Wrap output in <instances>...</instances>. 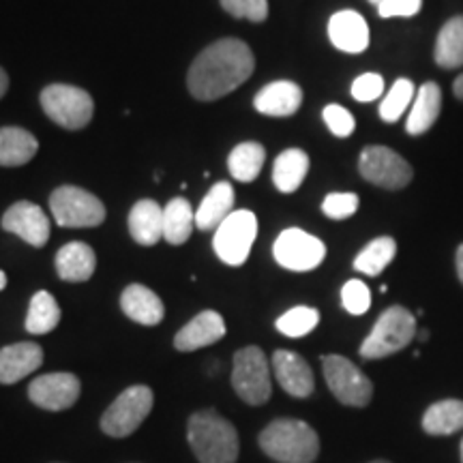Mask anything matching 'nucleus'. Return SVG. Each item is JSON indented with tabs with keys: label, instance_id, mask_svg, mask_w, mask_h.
<instances>
[{
	"label": "nucleus",
	"instance_id": "obj_1",
	"mask_svg": "<svg viewBox=\"0 0 463 463\" xmlns=\"http://www.w3.org/2000/svg\"><path fill=\"white\" fill-rule=\"evenodd\" d=\"M256 56L241 39H222L195 58L187 73L189 92L198 101H217L251 78Z\"/></svg>",
	"mask_w": 463,
	"mask_h": 463
},
{
	"label": "nucleus",
	"instance_id": "obj_2",
	"mask_svg": "<svg viewBox=\"0 0 463 463\" xmlns=\"http://www.w3.org/2000/svg\"><path fill=\"white\" fill-rule=\"evenodd\" d=\"M187 439L200 463H236L239 431L217 410H200L187 420Z\"/></svg>",
	"mask_w": 463,
	"mask_h": 463
},
{
	"label": "nucleus",
	"instance_id": "obj_3",
	"mask_svg": "<svg viewBox=\"0 0 463 463\" xmlns=\"http://www.w3.org/2000/svg\"><path fill=\"white\" fill-rule=\"evenodd\" d=\"M260 449L279 463H314L320 455V438L305 420L277 419L258 438Z\"/></svg>",
	"mask_w": 463,
	"mask_h": 463
},
{
	"label": "nucleus",
	"instance_id": "obj_4",
	"mask_svg": "<svg viewBox=\"0 0 463 463\" xmlns=\"http://www.w3.org/2000/svg\"><path fill=\"white\" fill-rule=\"evenodd\" d=\"M416 337V317L402 305H392L375 322L369 337L363 341L361 356L364 361H378L397 354Z\"/></svg>",
	"mask_w": 463,
	"mask_h": 463
},
{
	"label": "nucleus",
	"instance_id": "obj_5",
	"mask_svg": "<svg viewBox=\"0 0 463 463\" xmlns=\"http://www.w3.org/2000/svg\"><path fill=\"white\" fill-rule=\"evenodd\" d=\"M232 389L249 405H264L273 395L269 358L262 347L247 345L234 354L232 364Z\"/></svg>",
	"mask_w": 463,
	"mask_h": 463
},
{
	"label": "nucleus",
	"instance_id": "obj_6",
	"mask_svg": "<svg viewBox=\"0 0 463 463\" xmlns=\"http://www.w3.org/2000/svg\"><path fill=\"white\" fill-rule=\"evenodd\" d=\"M155 395L150 386L136 384L120 392L101 416V431L109 438H127L140 430L153 410Z\"/></svg>",
	"mask_w": 463,
	"mask_h": 463
},
{
	"label": "nucleus",
	"instance_id": "obj_7",
	"mask_svg": "<svg viewBox=\"0 0 463 463\" xmlns=\"http://www.w3.org/2000/svg\"><path fill=\"white\" fill-rule=\"evenodd\" d=\"M50 211L61 228H97L106 222V206L90 191L71 187H58L50 195Z\"/></svg>",
	"mask_w": 463,
	"mask_h": 463
},
{
	"label": "nucleus",
	"instance_id": "obj_8",
	"mask_svg": "<svg viewBox=\"0 0 463 463\" xmlns=\"http://www.w3.org/2000/svg\"><path fill=\"white\" fill-rule=\"evenodd\" d=\"M324 380L339 403L347 408H367L373 397L372 380L350 358L328 354L322 358Z\"/></svg>",
	"mask_w": 463,
	"mask_h": 463
},
{
	"label": "nucleus",
	"instance_id": "obj_9",
	"mask_svg": "<svg viewBox=\"0 0 463 463\" xmlns=\"http://www.w3.org/2000/svg\"><path fill=\"white\" fill-rule=\"evenodd\" d=\"M43 112L65 129H84L95 114L92 97L84 89L69 84H52L42 92Z\"/></svg>",
	"mask_w": 463,
	"mask_h": 463
},
{
	"label": "nucleus",
	"instance_id": "obj_10",
	"mask_svg": "<svg viewBox=\"0 0 463 463\" xmlns=\"http://www.w3.org/2000/svg\"><path fill=\"white\" fill-rule=\"evenodd\" d=\"M358 172L367 183L389 191L408 187L414 178L412 165L389 146L363 148L361 159H358Z\"/></svg>",
	"mask_w": 463,
	"mask_h": 463
},
{
	"label": "nucleus",
	"instance_id": "obj_11",
	"mask_svg": "<svg viewBox=\"0 0 463 463\" xmlns=\"http://www.w3.org/2000/svg\"><path fill=\"white\" fill-rule=\"evenodd\" d=\"M258 236V217L251 211H234L225 222L215 230L217 258L228 266H241L247 262L249 251Z\"/></svg>",
	"mask_w": 463,
	"mask_h": 463
},
{
	"label": "nucleus",
	"instance_id": "obj_12",
	"mask_svg": "<svg viewBox=\"0 0 463 463\" xmlns=\"http://www.w3.org/2000/svg\"><path fill=\"white\" fill-rule=\"evenodd\" d=\"M273 256L283 269L294 270V273H307V270H314L324 262L326 245L309 232L288 228L277 236Z\"/></svg>",
	"mask_w": 463,
	"mask_h": 463
},
{
	"label": "nucleus",
	"instance_id": "obj_13",
	"mask_svg": "<svg viewBox=\"0 0 463 463\" xmlns=\"http://www.w3.org/2000/svg\"><path fill=\"white\" fill-rule=\"evenodd\" d=\"M80 392H82L80 378L69 372L39 375L28 384V399L48 412L69 410L80 399Z\"/></svg>",
	"mask_w": 463,
	"mask_h": 463
},
{
	"label": "nucleus",
	"instance_id": "obj_14",
	"mask_svg": "<svg viewBox=\"0 0 463 463\" xmlns=\"http://www.w3.org/2000/svg\"><path fill=\"white\" fill-rule=\"evenodd\" d=\"M3 228L11 234L20 236L33 247H43L50 241V219L45 217L43 208L33 202L22 200L5 213Z\"/></svg>",
	"mask_w": 463,
	"mask_h": 463
},
{
	"label": "nucleus",
	"instance_id": "obj_15",
	"mask_svg": "<svg viewBox=\"0 0 463 463\" xmlns=\"http://www.w3.org/2000/svg\"><path fill=\"white\" fill-rule=\"evenodd\" d=\"M273 372L279 386L288 395L307 399L316 389V378L309 363L297 352L277 350L273 354Z\"/></svg>",
	"mask_w": 463,
	"mask_h": 463
},
{
	"label": "nucleus",
	"instance_id": "obj_16",
	"mask_svg": "<svg viewBox=\"0 0 463 463\" xmlns=\"http://www.w3.org/2000/svg\"><path fill=\"white\" fill-rule=\"evenodd\" d=\"M328 37L345 54H361L369 45V26L358 11H337L328 22Z\"/></svg>",
	"mask_w": 463,
	"mask_h": 463
},
{
	"label": "nucleus",
	"instance_id": "obj_17",
	"mask_svg": "<svg viewBox=\"0 0 463 463\" xmlns=\"http://www.w3.org/2000/svg\"><path fill=\"white\" fill-rule=\"evenodd\" d=\"M225 337V322L222 314L217 311H202L191 320L184 324L181 331L174 337V347L178 352H195L200 347L217 344L219 339Z\"/></svg>",
	"mask_w": 463,
	"mask_h": 463
},
{
	"label": "nucleus",
	"instance_id": "obj_18",
	"mask_svg": "<svg viewBox=\"0 0 463 463\" xmlns=\"http://www.w3.org/2000/svg\"><path fill=\"white\" fill-rule=\"evenodd\" d=\"M43 363L42 345L33 341L7 345L0 350V384H15L37 372Z\"/></svg>",
	"mask_w": 463,
	"mask_h": 463
},
{
	"label": "nucleus",
	"instance_id": "obj_19",
	"mask_svg": "<svg viewBox=\"0 0 463 463\" xmlns=\"http://www.w3.org/2000/svg\"><path fill=\"white\" fill-rule=\"evenodd\" d=\"M120 309L129 320L142 324V326H157L164 320L165 307L153 289L142 283H131L120 294Z\"/></svg>",
	"mask_w": 463,
	"mask_h": 463
},
{
	"label": "nucleus",
	"instance_id": "obj_20",
	"mask_svg": "<svg viewBox=\"0 0 463 463\" xmlns=\"http://www.w3.org/2000/svg\"><path fill=\"white\" fill-rule=\"evenodd\" d=\"M303 103V89L289 80H277L258 92L253 106L264 116H292Z\"/></svg>",
	"mask_w": 463,
	"mask_h": 463
},
{
	"label": "nucleus",
	"instance_id": "obj_21",
	"mask_svg": "<svg viewBox=\"0 0 463 463\" xmlns=\"http://www.w3.org/2000/svg\"><path fill=\"white\" fill-rule=\"evenodd\" d=\"M97 269V256L90 245L73 241L56 253V273L62 281L82 283L89 281Z\"/></svg>",
	"mask_w": 463,
	"mask_h": 463
},
{
	"label": "nucleus",
	"instance_id": "obj_22",
	"mask_svg": "<svg viewBox=\"0 0 463 463\" xmlns=\"http://www.w3.org/2000/svg\"><path fill=\"white\" fill-rule=\"evenodd\" d=\"M236 194L230 183L213 184L211 191L204 195L198 211H195V228L204 232H215L232 213H234Z\"/></svg>",
	"mask_w": 463,
	"mask_h": 463
},
{
	"label": "nucleus",
	"instance_id": "obj_23",
	"mask_svg": "<svg viewBox=\"0 0 463 463\" xmlns=\"http://www.w3.org/2000/svg\"><path fill=\"white\" fill-rule=\"evenodd\" d=\"M439 112H442V90L436 82H425L416 90L412 109L405 120V131L410 136H422L436 125Z\"/></svg>",
	"mask_w": 463,
	"mask_h": 463
},
{
	"label": "nucleus",
	"instance_id": "obj_24",
	"mask_svg": "<svg viewBox=\"0 0 463 463\" xmlns=\"http://www.w3.org/2000/svg\"><path fill=\"white\" fill-rule=\"evenodd\" d=\"M129 232L137 245H157L164 239V208L155 200L137 202L129 213Z\"/></svg>",
	"mask_w": 463,
	"mask_h": 463
},
{
	"label": "nucleus",
	"instance_id": "obj_25",
	"mask_svg": "<svg viewBox=\"0 0 463 463\" xmlns=\"http://www.w3.org/2000/svg\"><path fill=\"white\" fill-rule=\"evenodd\" d=\"M39 150L37 137L22 127H3L0 129V165L17 167L31 161Z\"/></svg>",
	"mask_w": 463,
	"mask_h": 463
},
{
	"label": "nucleus",
	"instance_id": "obj_26",
	"mask_svg": "<svg viewBox=\"0 0 463 463\" xmlns=\"http://www.w3.org/2000/svg\"><path fill=\"white\" fill-rule=\"evenodd\" d=\"M309 172V155L300 148L283 150L273 165V183L281 194H294Z\"/></svg>",
	"mask_w": 463,
	"mask_h": 463
},
{
	"label": "nucleus",
	"instance_id": "obj_27",
	"mask_svg": "<svg viewBox=\"0 0 463 463\" xmlns=\"http://www.w3.org/2000/svg\"><path fill=\"white\" fill-rule=\"evenodd\" d=\"M463 430V402L461 399H442L422 414V431L430 436H450Z\"/></svg>",
	"mask_w": 463,
	"mask_h": 463
},
{
	"label": "nucleus",
	"instance_id": "obj_28",
	"mask_svg": "<svg viewBox=\"0 0 463 463\" xmlns=\"http://www.w3.org/2000/svg\"><path fill=\"white\" fill-rule=\"evenodd\" d=\"M433 58L438 67L457 69L463 65V15H455L439 28Z\"/></svg>",
	"mask_w": 463,
	"mask_h": 463
},
{
	"label": "nucleus",
	"instance_id": "obj_29",
	"mask_svg": "<svg viewBox=\"0 0 463 463\" xmlns=\"http://www.w3.org/2000/svg\"><path fill=\"white\" fill-rule=\"evenodd\" d=\"M266 161V150L258 142H242L230 153L228 170L234 181L253 183L262 172Z\"/></svg>",
	"mask_w": 463,
	"mask_h": 463
},
{
	"label": "nucleus",
	"instance_id": "obj_30",
	"mask_svg": "<svg viewBox=\"0 0 463 463\" xmlns=\"http://www.w3.org/2000/svg\"><path fill=\"white\" fill-rule=\"evenodd\" d=\"M195 228V213L189 200L176 198L164 208V239L170 245H183Z\"/></svg>",
	"mask_w": 463,
	"mask_h": 463
},
{
	"label": "nucleus",
	"instance_id": "obj_31",
	"mask_svg": "<svg viewBox=\"0 0 463 463\" xmlns=\"http://www.w3.org/2000/svg\"><path fill=\"white\" fill-rule=\"evenodd\" d=\"M61 322V307L50 292H37L31 298L26 316V331L31 335H48L54 331Z\"/></svg>",
	"mask_w": 463,
	"mask_h": 463
},
{
	"label": "nucleus",
	"instance_id": "obj_32",
	"mask_svg": "<svg viewBox=\"0 0 463 463\" xmlns=\"http://www.w3.org/2000/svg\"><path fill=\"white\" fill-rule=\"evenodd\" d=\"M395 256H397L395 239H391V236H380V239L372 241L361 253H358L354 260V269L363 275L378 277L382 270L395 260Z\"/></svg>",
	"mask_w": 463,
	"mask_h": 463
},
{
	"label": "nucleus",
	"instance_id": "obj_33",
	"mask_svg": "<svg viewBox=\"0 0 463 463\" xmlns=\"http://www.w3.org/2000/svg\"><path fill=\"white\" fill-rule=\"evenodd\" d=\"M414 97L416 90L412 80L399 78L380 103V118L384 120V123H397V120L405 114V109L410 108V103L414 101Z\"/></svg>",
	"mask_w": 463,
	"mask_h": 463
},
{
	"label": "nucleus",
	"instance_id": "obj_34",
	"mask_svg": "<svg viewBox=\"0 0 463 463\" xmlns=\"http://www.w3.org/2000/svg\"><path fill=\"white\" fill-rule=\"evenodd\" d=\"M320 324V311L314 309V307H294V309H289L283 314L279 320H277V331L281 335H286V337H292V339H298V337H305V335H309L314 328Z\"/></svg>",
	"mask_w": 463,
	"mask_h": 463
},
{
	"label": "nucleus",
	"instance_id": "obj_35",
	"mask_svg": "<svg viewBox=\"0 0 463 463\" xmlns=\"http://www.w3.org/2000/svg\"><path fill=\"white\" fill-rule=\"evenodd\" d=\"M341 303H344L347 314L363 316L372 307V292L361 279H350L341 288Z\"/></svg>",
	"mask_w": 463,
	"mask_h": 463
},
{
	"label": "nucleus",
	"instance_id": "obj_36",
	"mask_svg": "<svg viewBox=\"0 0 463 463\" xmlns=\"http://www.w3.org/2000/svg\"><path fill=\"white\" fill-rule=\"evenodd\" d=\"M222 7L241 20L264 22L269 17V0H222Z\"/></svg>",
	"mask_w": 463,
	"mask_h": 463
},
{
	"label": "nucleus",
	"instance_id": "obj_37",
	"mask_svg": "<svg viewBox=\"0 0 463 463\" xmlns=\"http://www.w3.org/2000/svg\"><path fill=\"white\" fill-rule=\"evenodd\" d=\"M322 116H324V123H326L333 136L337 137H350L356 129L354 116L347 112L344 106H337V103H331V106L324 108Z\"/></svg>",
	"mask_w": 463,
	"mask_h": 463
},
{
	"label": "nucleus",
	"instance_id": "obj_38",
	"mask_svg": "<svg viewBox=\"0 0 463 463\" xmlns=\"http://www.w3.org/2000/svg\"><path fill=\"white\" fill-rule=\"evenodd\" d=\"M358 200L356 194H328L322 202V213L331 219H347L358 211Z\"/></svg>",
	"mask_w": 463,
	"mask_h": 463
},
{
	"label": "nucleus",
	"instance_id": "obj_39",
	"mask_svg": "<svg viewBox=\"0 0 463 463\" xmlns=\"http://www.w3.org/2000/svg\"><path fill=\"white\" fill-rule=\"evenodd\" d=\"M384 95V80L380 73H363L352 84V97L361 103L375 101Z\"/></svg>",
	"mask_w": 463,
	"mask_h": 463
},
{
	"label": "nucleus",
	"instance_id": "obj_40",
	"mask_svg": "<svg viewBox=\"0 0 463 463\" xmlns=\"http://www.w3.org/2000/svg\"><path fill=\"white\" fill-rule=\"evenodd\" d=\"M422 7V0H382L380 17H414Z\"/></svg>",
	"mask_w": 463,
	"mask_h": 463
},
{
	"label": "nucleus",
	"instance_id": "obj_41",
	"mask_svg": "<svg viewBox=\"0 0 463 463\" xmlns=\"http://www.w3.org/2000/svg\"><path fill=\"white\" fill-rule=\"evenodd\" d=\"M455 269H457V277H459V281L463 283V245L457 247V253H455Z\"/></svg>",
	"mask_w": 463,
	"mask_h": 463
},
{
	"label": "nucleus",
	"instance_id": "obj_42",
	"mask_svg": "<svg viewBox=\"0 0 463 463\" xmlns=\"http://www.w3.org/2000/svg\"><path fill=\"white\" fill-rule=\"evenodd\" d=\"M453 92H455V97H457V99L463 101V73H461L459 78H457L455 82H453Z\"/></svg>",
	"mask_w": 463,
	"mask_h": 463
},
{
	"label": "nucleus",
	"instance_id": "obj_43",
	"mask_svg": "<svg viewBox=\"0 0 463 463\" xmlns=\"http://www.w3.org/2000/svg\"><path fill=\"white\" fill-rule=\"evenodd\" d=\"M7 89H9V78H7V73H5V69L0 67V97H5Z\"/></svg>",
	"mask_w": 463,
	"mask_h": 463
},
{
	"label": "nucleus",
	"instance_id": "obj_44",
	"mask_svg": "<svg viewBox=\"0 0 463 463\" xmlns=\"http://www.w3.org/2000/svg\"><path fill=\"white\" fill-rule=\"evenodd\" d=\"M5 286H7V275H5L3 270H0V289H5Z\"/></svg>",
	"mask_w": 463,
	"mask_h": 463
},
{
	"label": "nucleus",
	"instance_id": "obj_45",
	"mask_svg": "<svg viewBox=\"0 0 463 463\" xmlns=\"http://www.w3.org/2000/svg\"><path fill=\"white\" fill-rule=\"evenodd\" d=\"M419 339H420V341H427V339H430V331H420Z\"/></svg>",
	"mask_w": 463,
	"mask_h": 463
},
{
	"label": "nucleus",
	"instance_id": "obj_46",
	"mask_svg": "<svg viewBox=\"0 0 463 463\" xmlns=\"http://www.w3.org/2000/svg\"><path fill=\"white\" fill-rule=\"evenodd\" d=\"M459 455H461V463H463V438H461V444H459Z\"/></svg>",
	"mask_w": 463,
	"mask_h": 463
},
{
	"label": "nucleus",
	"instance_id": "obj_47",
	"mask_svg": "<svg viewBox=\"0 0 463 463\" xmlns=\"http://www.w3.org/2000/svg\"><path fill=\"white\" fill-rule=\"evenodd\" d=\"M369 463H391V461H386V459H375V461H369Z\"/></svg>",
	"mask_w": 463,
	"mask_h": 463
},
{
	"label": "nucleus",
	"instance_id": "obj_48",
	"mask_svg": "<svg viewBox=\"0 0 463 463\" xmlns=\"http://www.w3.org/2000/svg\"><path fill=\"white\" fill-rule=\"evenodd\" d=\"M369 3H372V5H375V7H378V5L382 3V0H369Z\"/></svg>",
	"mask_w": 463,
	"mask_h": 463
}]
</instances>
